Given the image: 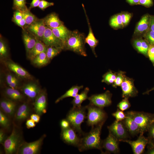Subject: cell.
<instances>
[{
  "mask_svg": "<svg viewBox=\"0 0 154 154\" xmlns=\"http://www.w3.org/2000/svg\"><path fill=\"white\" fill-rule=\"evenodd\" d=\"M154 90V87H153V88H152L151 89L147 91L146 92H145L144 94H148L149 93V92H150L151 91H152V90Z\"/></svg>",
  "mask_w": 154,
  "mask_h": 154,
  "instance_id": "cell-61",
  "label": "cell"
},
{
  "mask_svg": "<svg viewBox=\"0 0 154 154\" xmlns=\"http://www.w3.org/2000/svg\"><path fill=\"white\" fill-rule=\"evenodd\" d=\"M123 142L128 143L131 146L133 154H141L145 151V148L148 143L149 140L148 138L144 137L143 134H140L139 137L135 141L127 139Z\"/></svg>",
  "mask_w": 154,
  "mask_h": 154,
  "instance_id": "cell-13",
  "label": "cell"
},
{
  "mask_svg": "<svg viewBox=\"0 0 154 154\" xmlns=\"http://www.w3.org/2000/svg\"><path fill=\"white\" fill-rule=\"evenodd\" d=\"M40 1V0H32L29 9L30 10L33 8L38 7Z\"/></svg>",
  "mask_w": 154,
  "mask_h": 154,
  "instance_id": "cell-54",
  "label": "cell"
},
{
  "mask_svg": "<svg viewBox=\"0 0 154 154\" xmlns=\"http://www.w3.org/2000/svg\"><path fill=\"white\" fill-rule=\"evenodd\" d=\"M112 94L109 91L103 93L95 94L88 97L90 104L98 107L103 108L112 104Z\"/></svg>",
  "mask_w": 154,
  "mask_h": 154,
  "instance_id": "cell-9",
  "label": "cell"
},
{
  "mask_svg": "<svg viewBox=\"0 0 154 154\" xmlns=\"http://www.w3.org/2000/svg\"><path fill=\"white\" fill-rule=\"evenodd\" d=\"M153 4V0H139V4L149 7L152 6Z\"/></svg>",
  "mask_w": 154,
  "mask_h": 154,
  "instance_id": "cell-50",
  "label": "cell"
},
{
  "mask_svg": "<svg viewBox=\"0 0 154 154\" xmlns=\"http://www.w3.org/2000/svg\"><path fill=\"white\" fill-rule=\"evenodd\" d=\"M147 55L150 60L153 64L154 62V45H149Z\"/></svg>",
  "mask_w": 154,
  "mask_h": 154,
  "instance_id": "cell-47",
  "label": "cell"
},
{
  "mask_svg": "<svg viewBox=\"0 0 154 154\" xmlns=\"http://www.w3.org/2000/svg\"><path fill=\"white\" fill-rule=\"evenodd\" d=\"M12 21L18 26L21 27L23 30L24 29L26 22L24 18L20 20H16L12 18Z\"/></svg>",
  "mask_w": 154,
  "mask_h": 154,
  "instance_id": "cell-48",
  "label": "cell"
},
{
  "mask_svg": "<svg viewBox=\"0 0 154 154\" xmlns=\"http://www.w3.org/2000/svg\"><path fill=\"white\" fill-rule=\"evenodd\" d=\"M149 27L151 30L154 31V17L151 18Z\"/></svg>",
  "mask_w": 154,
  "mask_h": 154,
  "instance_id": "cell-59",
  "label": "cell"
},
{
  "mask_svg": "<svg viewBox=\"0 0 154 154\" xmlns=\"http://www.w3.org/2000/svg\"><path fill=\"white\" fill-rule=\"evenodd\" d=\"M46 26L43 19H38L29 25L24 28L37 38L42 41Z\"/></svg>",
  "mask_w": 154,
  "mask_h": 154,
  "instance_id": "cell-14",
  "label": "cell"
},
{
  "mask_svg": "<svg viewBox=\"0 0 154 154\" xmlns=\"http://www.w3.org/2000/svg\"><path fill=\"white\" fill-rule=\"evenodd\" d=\"M127 2L131 5L139 4V0H126Z\"/></svg>",
  "mask_w": 154,
  "mask_h": 154,
  "instance_id": "cell-58",
  "label": "cell"
},
{
  "mask_svg": "<svg viewBox=\"0 0 154 154\" xmlns=\"http://www.w3.org/2000/svg\"><path fill=\"white\" fill-rule=\"evenodd\" d=\"M6 65L10 71L18 76L26 80H33V76L28 71L16 63L8 60L6 62Z\"/></svg>",
  "mask_w": 154,
  "mask_h": 154,
  "instance_id": "cell-16",
  "label": "cell"
},
{
  "mask_svg": "<svg viewBox=\"0 0 154 154\" xmlns=\"http://www.w3.org/2000/svg\"><path fill=\"white\" fill-rule=\"evenodd\" d=\"M23 13V18L26 22V25L24 28L29 25L38 19L30 11L29 9Z\"/></svg>",
  "mask_w": 154,
  "mask_h": 154,
  "instance_id": "cell-36",
  "label": "cell"
},
{
  "mask_svg": "<svg viewBox=\"0 0 154 154\" xmlns=\"http://www.w3.org/2000/svg\"><path fill=\"white\" fill-rule=\"evenodd\" d=\"M151 18L148 15L143 16L136 27L135 33H141L147 31L150 26Z\"/></svg>",
  "mask_w": 154,
  "mask_h": 154,
  "instance_id": "cell-27",
  "label": "cell"
},
{
  "mask_svg": "<svg viewBox=\"0 0 154 154\" xmlns=\"http://www.w3.org/2000/svg\"><path fill=\"white\" fill-rule=\"evenodd\" d=\"M85 35L77 30L71 31L64 45V49L72 51L84 56H87L85 47Z\"/></svg>",
  "mask_w": 154,
  "mask_h": 154,
  "instance_id": "cell-2",
  "label": "cell"
},
{
  "mask_svg": "<svg viewBox=\"0 0 154 154\" xmlns=\"http://www.w3.org/2000/svg\"><path fill=\"white\" fill-rule=\"evenodd\" d=\"M42 41L47 47L54 46L64 49V44L63 42L54 35L50 28L47 27H46Z\"/></svg>",
  "mask_w": 154,
  "mask_h": 154,
  "instance_id": "cell-12",
  "label": "cell"
},
{
  "mask_svg": "<svg viewBox=\"0 0 154 154\" xmlns=\"http://www.w3.org/2000/svg\"><path fill=\"white\" fill-rule=\"evenodd\" d=\"M144 37L150 44L154 45V31L151 30L147 31Z\"/></svg>",
  "mask_w": 154,
  "mask_h": 154,
  "instance_id": "cell-44",
  "label": "cell"
},
{
  "mask_svg": "<svg viewBox=\"0 0 154 154\" xmlns=\"http://www.w3.org/2000/svg\"><path fill=\"white\" fill-rule=\"evenodd\" d=\"M42 19L45 26L50 29L64 25L63 22L60 19L58 15L54 12L49 14Z\"/></svg>",
  "mask_w": 154,
  "mask_h": 154,
  "instance_id": "cell-20",
  "label": "cell"
},
{
  "mask_svg": "<svg viewBox=\"0 0 154 154\" xmlns=\"http://www.w3.org/2000/svg\"><path fill=\"white\" fill-rule=\"evenodd\" d=\"M22 36L27 55L35 45L37 38L25 29L23 30Z\"/></svg>",
  "mask_w": 154,
  "mask_h": 154,
  "instance_id": "cell-19",
  "label": "cell"
},
{
  "mask_svg": "<svg viewBox=\"0 0 154 154\" xmlns=\"http://www.w3.org/2000/svg\"><path fill=\"white\" fill-rule=\"evenodd\" d=\"M17 78H18L15 75L11 73H9L7 74L6 80V82L9 86Z\"/></svg>",
  "mask_w": 154,
  "mask_h": 154,
  "instance_id": "cell-49",
  "label": "cell"
},
{
  "mask_svg": "<svg viewBox=\"0 0 154 154\" xmlns=\"http://www.w3.org/2000/svg\"><path fill=\"white\" fill-rule=\"evenodd\" d=\"M116 74L110 70L105 74L103 76L102 82L108 84H113L116 78Z\"/></svg>",
  "mask_w": 154,
  "mask_h": 154,
  "instance_id": "cell-38",
  "label": "cell"
},
{
  "mask_svg": "<svg viewBox=\"0 0 154 154\" xmlns=\"http://www.w3.org/2000/svg\"><path fill=\"white\" fill-rule=\"evenodd\" d=\"M131 17V15L130 13H125L121 14V18L123 26L129 23Z\"/></svg>",
  "mask_w": 154,
  "mask_h": 154,
  "instance_id": "cell-46",
  "label": "cell"
},
{
  "mask_svg": "<svg viewBox=\"0 0 154 154\" xmlns=\"http://www.w3.org/2000/svg\"><path fill=\"white\" fill-rule=\"evenodd\" d=\"M126 115L132 119L138 125L140 134L147 131L154 117V114L141 112L131 111L127 112Z\"/></svg>",
  "mask_w": 154,
  "mask_h": 154,
  "instance_id": "cell-4",
  "label": "cell"
},
{
  "mask_svg": "<svg viewBox=\"0 0 154 154\" xmlns=\"http://www.w3.org/2000/svg\"><path fill=\"white\" fill-rule=\"evenodd\" d=\"M5 134L4 131L2 129L0 130V143L1 144L3 143L5 140Z\"/></svg>",
  "mask_w": 154,
  "mask_h": 154,
  "instance_id": "cell-57",
  "label": "cell"
},
{
  "mask_svg": "<svg viewBox=\"0 0 154 154\" xmlns=\"http://www.w3.org/2000/svg\"><path fill=\"white\" fill-rule=\"evenodd\" d=\"M126 116V117L122 121L129 133L133 136L140 134V129L138 125L132 119Z\"/></svg>",
  "mask_w": 154,
  "mask_h": 154,
  "instance_id": "cell-22",
  "label": "cell"
},
{
  "mask_svg": "<svg viewBox=\"0 0 154 154\" xmlns=\"http://www.w3.org/2000/svg\"><path fill=\"white\" fill-rule=\"evenodd\" d=\"M153 65H154V63H153Z\"/></svg>",
  "mask_w": 154,
  "mask_h": 154,
  "instance_id": "cell-63",
  "label": "cell"
},
{
  "mask_svg": "<svg viewBox=\"0 0 154 154\" xmlns=\"http://www.w3.org/2000/svg\"><path fill=\"white\" fill-rule=\"evenodd\" d=\"M83 8L85 12V15L86 18L88 26L89 32L87 36L85 37V42L87 43L90 47L92 52L96 56L95 51V48L98 43V40L96 39L94 36L90 24L89 23L88 18L86 14V11L84 8L83 4H82Z\"/></svg>",
  "mask_w": 154,
  "mask_h": 154,
  "instance_id": "cell-21",
  "label": "cell"
},
{
  "mask_svg": "<svg viewBox=\"0 0 154 154\" xmlns=\"http://www.w3.org/2000/svg\"><path fill=\"white\" fill-rule=\"evenodd\" d=\"M83 87V86H72L66 92L60 97L57 99L55 101V103H57L63 99L69 97L74 98L78 94L79 91Z\"/></svg>",
  "mask_w": 154,
  "mask_h": 154,
  "instance_id": "cell-30",
  "label": "cell"
},
{
  "mask_svg": "<svg viewBox=\"0 0 154 154\" xmlns=\"http://www.w3.org/2000/svg\"><path fill=\"white\" fill-rule=\"evenodd\" d=\"M4 92L8 99L13 101H20L23 98L22 94L17 89L7 88L5 89Z\"/></svg>",
  "mask_w": 154,
  "mask_h": 154,
  "instance_id": "cell-29",
  "label": "cell"
},
{
  "mask_svg": "<svg viewBox=\"0 0 154 154\" xmlns=\"http://www.w3.org/2000/svg\"><path fill=\"white\" fill-rule=\"evenodd\" d=\"M61 48L54 46H47L46 53L48 59L50 61L57 56L62 50Z\"/></svg>",
  "mask_w": 154,
  "mask_h": 154,
  "instance_id": "cell-35",
  "label": "cell"
},
{
  "mask_svg": "<svg viewBox=\"0 0 154 154\" xmlns=\"http://www.w3.org/2000/svg\"><path fill=\"white\" fill-rule=\"evenodd\" d=\"M51 29L54 35L61 40L63 42L64 45L71 31L69 30L64 25L57 28Z\"/></svg>",
  "mask_w": 154,
  "mask_h": 154,
  "instance_id": "cell-25",
  "label": "cell"
},
{
  "mask_svg": "<svg viewBox=\"0 0 154 154\" xmlns=\"http://www.w3.org/2000/svg\"><path fill=\"white\" fill-rule=\"evenodd\" d=\"M109 23L110 26L114 28H121L124 26L121 14L116 15L112 17L110 20Z\"/></svg>",
  "mask_w": 154,
  "mask_h": 154,
  "instance_id": "cell-34",
  "label": "cell"
},
{
  "mask_svg": "<svg viewBox=\"0 0 154 154\" xmlns=\"http://www.w3.org/2000/svg\"><path fill=\"white\" fill-rule=\"evenodd\" d=\"M154 122V117L152 121V123Z\"/></svg>",
  "mask_w": 154,
  "mask_h": 154,
  "instance_id": "cell-62",
  "label": "cell"
},
{
  "mask_svg": "<svg viewBox=\"0 0 154 154\" xmlns=\"http://www.w3.org/2000/svg\"><path fill=\"white\" fill-rule=\"evenodd\" d=\"M86 106L72 107L67 115L66 119L68 121L70 126L80 136L84 133L82 130L81 125L87 118Z\"/></svg>",
  "mask_w": 154,
  "mask_h": 154,
  "instance_id": "cell-3",
  "label": "cell"
},
{
  "mask_svg": "<svg viewBox=\"0 0 154 154\" xmlns=\"http://www.w3.org/2000/svg\"><path fill=\"white\" fill-rule=\"evenodd\" d=\"M27 127L28 129L33 128L35 126V122L31 119H28L26 123Z\"/></svg>",
  "mask_w": 154,
  "mask_h": 154,
  "instance_id": "cell-53",
  "label": "cell"
},
{
  "mask_svg": "<svg viewBox=\"0 0 154 154\" xmlns=\"http://www.w3.org/2000/svg\"><path fill=\"white\" fill-rule=\"evenodd\" d=\"M104 124L102 123L92 127L90 132L83 133L77 147L80 151L97 149L100 150L102 153H104L101 146L102 140L100 139L102 129Z\"/></svg>",
  "mask_w": 154,
  "mask_h": 154,
  "instance_id": "cell-1",
  "label": "cell"
},
{
  "mask_svg": "<svg viewBox=\"0 0 154 154\" xmlns=\"http://www.w3.org/2000/svg\"><path fill=\"white\" fill-rule=\"evenodd\" d=\"M122 90V97L128 98L137 95L138 91L135 87L132 79L125 77L121 86Z\"/></svg>",
  "mask_w": 154,
  "mask_h": 154,
  "instance_id": "cell-15",
  "label": "cell"
},
{
  "mask_svg": "<svg viewBox=\"0 0 154 154\" xmlns=\"http://www.w3.org/2000/svg\"><path fill=\"white\" fill-rule=\"evenodd\" d=\"M147 131L148 132L147 138L149 140L148 146L154 145V122L151 125Z\"/></svg>",
  "mask_w": 154,
  "mask_h": 154,
  "instance_id": "cell-40",
  "label": "cell"
},
{
  "mask_svg": "<svg viewBox=\"0 0 154 154\" xmlns=\"http://www.w3.org/2000/svg\"><path fill=\"white\" fill-rule=\"evenodd\" d=\"M30 108L26 103L22 104L18 108L15 115V119L17 121H22L26 119L30 112Z\"/></svg>",
  "mask_w": 154,
  "mask_h": 154,
  "instance_id": "cell-26",
  "label": "cell"
},
{
  "mask_svg": "<svg viewBox=\"0 0 154 154\" xmlns=\"http://www.w3.org/2000/svg\"><path fill=\"white\" fill-rule=\"evenodd\" d=\"M22 90L25 95L32 100L35 99L41 91L37 84L32 82L25 84L23 86Z\"/></svg>",
  "mask_w": 154,
  "mask_h": 154,
  "instance_id": "cell-18",
  "label": "cell"
},
{
  "mask_svg": "<svg viewBox=\"0 0 154 154\" xmlns=\"http://www.w3.org/2000/svg\"><path fill=\"white\" fill-rule=\"evenodd\" d=\"M19 81L18 79L15 80L9 86V87L13 89H17L19 84Z\"/></svg>",
  "mask_w": 154,
  "mask_h": 154,
  "instance_id": "cell-56",
  "label": "cell"
},
{
  "mask_svg": "<svg viewBox=\"0 0 154 154\" xmlns=\"http://www.w3.org/2000/svg\"><path fill=\"white\" fill-rule=\"evenodd\" d=\"M45 135L35 141L23 142L20 145L17 153L19 154H36L38 153L42 145Z\"/></svg>",
  "mask_w": 154,
  "mask_h": 154,
  "instance_id": "cell-8",
  "label": "cell"
},
{
  "mask_svg": "<svg viewBox=\"0 0 154 154\" xmlns=\"http://www.w3.org/2000/svg\"><path fill=\"white\" fill-rule=\"evenodd\" d=\"M0 107L6 114L12 116L15 113L16 104L15 102L9 99H4L1 101Z\"/></svg>",
  "mask_w": 154,
  "mask_h": 154,
  "instance_id": "cell-24",
  "label": "cell"
},
{
  "mask_svg": "<svg viewBox=\"0 0 154 154\" xmlns=\"http://www.w3.org/2000/svg\"><path fill=\"white\" fill-rule=\"evenodd\" d=\"M125 77L124 72L121 71L119 72L116 74V78L112 86L115 88L121 86Z\"/></svg>",
  "mask_w": 154,
  "mask_h": 154,
  "instance_id": "cell-39",
  "label": "cell"
},
{
  "mask_svg": "<svg viewBox=\"0 0 154 154\" xmlns=\"http://www.w3.org/2000/svg\"><path fill=\"white\" fill-rule=\"evenodd\" d=\"M0 124L2 127L7 128L9 126V121L7 117L1 111H0Z\"/></svg>",
  "mask_w": 154,
  "mask_h": 154,
  "instance_id": "cell-43",
  "label": "cell"
},
{
  "mask_svg": "<svg viewBox=\"0 0 154 154\" xmlns=\"http://www.w3.org/2000/svg\"><path fill=\"white\" fill-rule=\"evenodd\" d=\"M87 110L86 123L92 127L104 123L107 118L106 113L103 108L89 104L86 106Z\"/></svg>",
  "mask_w": 154,
  "mask_h": 154,
  "instance_id": "cell-5",
  "label": "cell"
},
{
  "mask_svg": "<svg viewBox=\"0 0 154 154\" xmlns=\"http://www.w3.org/2000/svg\"><path fill=\"white\" fill-rule=\"evenodd\" d=\"M34 109L36 114L40 115L46 112L47 100L46 93L41 91L35 99Z\"/></svg>",
  "mask_w": 154,
  "mask_h": 154,
  "instance_id": "cell-17",
  "label": "cell"
},
{
  "mask_svg": "<svg viewBox=\"0 0 154 154\" xmlns=\"http://www.w3.org/2000/svg\"><path fill=\"white\" fill-rule=\"evenodd\" d=\"M135 48L141 53L145 54L147 52L149 45L147 42L142 39H137L134 41Z\"/></svg>",
  "mask_w": 154,
  "mask_h": 154,
  "instance_id": "cell-32",
  "label": "cell"
},
{
  "mask_svg": "<svg viewBox=\"0 0 154 154\" xmlns=\"http://www.w3.org/2000/svg\"><path fill=\"white\" fill-rule=\"evenodd\" d=\"M20 141V134L15 128H14L11 135L3 143L5 153L12 154L17 152L21 145Z\"/></svg>",
  "mask_w": 154,
  "mask_h": 154,
  "instance_id": "cell-6",
  "label": "cell"
},
{
  "mask_svg": "<svg viewBox=\"0 0 154 154\" xmlns=\"http://www.w3.org/2000/svg\"><path fill=\"white\" fill-rule=\"evenodd\" d=\"M54 3L53 2H50L45 0H40L38 7L42 10H44L47 8L53 6Z\"/></svg>",
  "mask_w": 154,
  "mask_h": 154,
  "instance_id": "cell-45",
  "label": "cell"
},
{
  "mask_svg": "<svg viewBox=\"0 0 154 154\" xmlns=\"http://www.w3.org/2000/svg\"><path fill=\"white\" fill-rule=\"evenodd\" d=\"M31 119L33 120L35 122L38 123L40 119V115L36 114H33L30 116Z\"/></svg>",
  "mask_w": 154,
  "mask_h": 154,
  "instance_id": "cell-55",
  "label": "cell"
},
{
  "mask_svg": "<svg viewBox=\"0 0 154 154\" xmlns=\"http://www.w3.org/2000/svg\"><path fill=\"white\" fill-rule=\"evenodd\" d=\"M89 91L88 88L86 87L80 94H78L72 101V107H80L81 104L84 100L88 99V94Z\"/></svg>",
  "mask_w": 154,
  "mask_h": 154,
  "instance_id": "cell-28",
  "label": "cell"
},
{
  "mask_svg": "<svg viewBox=\"0 0 154 154\" xmlns=\"http://www.w3.org/2000/svg\"><path fill=\"white\" fill-rule=\"evenodd\" d=\"M110 133L119 141H123L129 137V133L122 121H115L110 125L108 127Z\"/></svg>",
  "mask_w": 154,
  "mask_h": 154,
  "instance_id": "cell-7",
  "label": "cell"
},
{
  "mask_svg": "<svg viewBox=\"0 0 154 154\" xmlns=\"http://www.w3.org/2000/svg\"><path fill=\"white\" fill-rule=\"evenodd\" d=\"M46 51L37 56L31 60L32 63L38 67L44 66L48 64L50 61L47 58Z\"/></svg>",
  "mask_w": 154,
  "mask_h": 154,
  "instance_id": "cell-31",
  "label": "cell"
},
{
  "mask_svg": "<svg viewBox=\"0 0 154 154\" xmlns=\"http://www.w3.org/2000/svg\"><path fill=\"white\" fill-rule=\"evenodd\" d=\"M131 106V104L128 100V98H124L117 105L118 108L122 111H124L128 109Z\"/></svg>",
  "mask_w": 154,
  "mask_h": 154,
  "instance_id": "cell-41",
  "label": "cell"
},
{
  "mask_svg": "<svg viewBox=\"0 0 154 154\" xmlns=\"http://www.w3.org/2000/svg\"><path fill=\"white\" fill-rule=\"evenodd\" d=\"M47 46L41 40L37 38L36 43L32 50L27 55L31 61L37 56L46 51Z\"/></svg>",
  "mask_w": 154,
  "mask_h": 154,
  "instance_id": "cell-23",
  "label": "cell"
},
{
  "mask_svg": "<svg viewBox=\"0 0 154 154\" xmlns=\"http://www.w3.org/2000/svg\"><path fill=\"white\" fill-rule=\"evenodd\" d=\"M13 18L16 20L21 19L23 18V13L19 10H15Z\"/></svg>",
  "mask_w": 154,
  "mask_h": 154,
  "instance_id": "cell-51",
  "label": "cell"
},
{
  "mask_svg": "<svg viewBox=\"0 0 154 154\" xmlns=\"http://www.w3.org/2000/svg\"><path fill=\"white\" fill-rule=\"evenodd\" d=\"M26 0H13V9L23 12L28 9L26 5Z\"/></svg>",
  "mask_w": 154,
  "mask_h": 154,
  "instance_id": "cell-37",
  "label": "cell"
},
{
  "mask_svg": "<svg viewBox=\"0 0 154 154\" xmlns=\"http://www.w3.org/2000/svg\"><path fill=\"white\" fill-rule=\"evenodd\" d=\"M148 146V150L147 152V153L154 154V145Z\"/></svg>",
  "mask_w": 154,
  "mask_h": 154,
  "instance_id": "cell-60",
  "label": "cell"
},
{
  "mask_svg": "<svg viewBox=\"0 0 154 154\" xmlns=\"http://www.w3.org/2000/svg\"><path fill=\"white\" fill-rule=\"evenodd\" d=\"M60 125L62 129H65L70 126L69 122L66 119H62L60 121Z\"/></svg>",
  "mask_w": 154,
  "mask_h": 154,
  "instance_id": "cell-52",
  "label": "cell"
},
{
  "mask_svg": "<svg viewBox=\"0 0 154 154\" xmlns=\"http://www.w3.org/2000/svg\"><path fill=\"white\" fill-rule=\"evenodd\" d=\"M112 115L115 118L116 120L117 121H122L126 117L125 114L123 112V111L118 108L116 112L113 113Z\"/></svg>",
  "mask_w": 154,
  "mask_h": 154,
  "instance_id": "cell-42",
  "label": "cell"
},
{
  "mask_svg": "<svg viewBox=\"0 0 154 154\" xmlns=\"http://www.w3.org/2000/svg\"><path fill=\"white\" fill-rule=\"evenodd\" d=\"M9 55L7 45L2 36L0 38V57L2 59H6Z\"/></svg>",
  "mask_w": 154,
  "mask_h": 154,
  "instance_id": "cell-33",
  "label": "cell"
},
{
  "mask_svg": "<svg viewBox=\"0 0 154 154\" xmlns=\"http://www.w3.org/2000/svg\"><path fill=\"white\" fill-rule=\"evenodd\" d=\"M119 141L110 133L104 139L102 140L101 146L106 153H117L119 152Z\"/></svg>",
  "mask_w": 154,
  "mask_h": 154,
  "instance_id": "cell-10",
  "label": "cell"
},
{
  "mask_svg": "<svg viewBox=\"0 0 154 154\" xmlns=\"http://www.w3.org/2000/svg\"><path fill=\"white\" fill-rule=\"evenodd\" d=\"M76 132L71 126L66 128L62 129L60 137L65 143L77 147L80 137L77 135Z\"/></svg>",
  "mask_w": 154,
  "mask_h": 154,
  "instance_id": "cell-11",
  "label": "cell"
}]
</instances>
